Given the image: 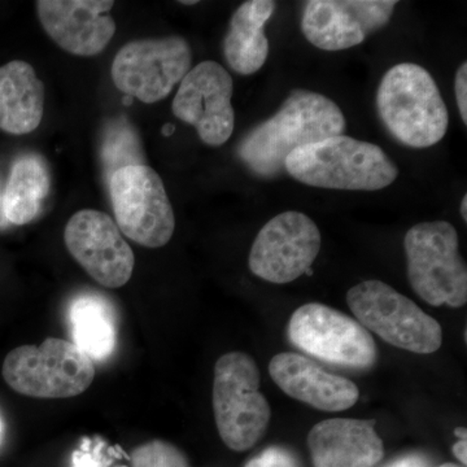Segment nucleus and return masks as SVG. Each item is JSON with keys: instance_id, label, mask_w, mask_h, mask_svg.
Segmentation results:
<instances>
[{"instance_id": "f257e3e1", "label": "nucleus", "mask_w": 467, "mask_h": 467, "mask_svg": "<svg viewBox=\"0 0 467 467\" xmlns=\"http://www.w3.org/2000/svg\"><path fill=\"white\" fill-rule=\"evenodd\" d=\"M346 130V116L330 98L319 92L294 90L275 116L244 135L236 155L257 177L275 180L285 173V159L294 150L343 135Z\"/></svg>"}, {"instance_id": "f03ea898", "label": "nucleus", "mask_w": 467, "mask_h": 467, "mask_svg": "<svg viewBox=\"0 0 467 467\" xmlns=\"http://www.w3.org/2000/svg\"><path fill=\"white\" fill-rule=\"evenodd\" d=\"M285 169L306 186L346 192H378L399 177V168L379 146L344 134L294 150Z\"/></svg>"}, {"instance_id": "7ed1b4c3", "label": "nucleus", "mask_w": 467, "mask_h": 467, "mask_svg": "<svg viewBox=\"0 0 467 467\" xmlns=\"http://www.w3.org/2000/svg\"><path fill=\"white\" fill-rule=\"evenodd\" d=\"M377 109L389 133L411 149L435 146L450 128V113L434 77L417 64L387 70L378 86Z\"/></svg>"}, {"instance_id": "20e7f679", "label": "nucleus", "mask_w": 467, "mask_h": 467, "mask_svg": "<svg viewBox=\"0 0 467 467\" xmlns=\"http://www.w3.org/2000/svg\"><path fill=\"white\" fill-rule=\"evenodd\" d=\"M408 278L432 306L460 308L467 301V267L456 227L447 221L417 223L404 239Z\"/></svg>"}, {"instance_id": "39448f33", "label": "nucleus", "mask_w": 467, "mask_h": 467, "mask_svg": "<svg viewBox=\"0 0 467 467\" xmlns=\"http://www.w3.org/2000/svg\"><path fill=\"white\" fill-rule=\"evenodd\" d=\"M260 384L259 368L247 353L230 352L218 358L213 411L218 432L230 450H251L265 435L272 409Z\"/></svg>"}, {"instance_id": "423d86ee", "label": "nucleus", "mask_w": 467, "mask_h": 467, "mask_svg": "<svg viewBox=\"0 0 467 467\" xmlns=\"http://www.w3.org/2000/svg\"><path fill=\"white\" fill-rule=\"evenodd\" d=\"M95 362L69 340L48 337L41 346L12 349L3 362L5 383L21 395L67 399L94 382Z\"/></svg>"}, {"instance_id": "0eeeda50", "label": "nucleus", "mask_w": 467, "mask_h": 467, "mask_svg": "<svg viewBox=\"0 0 467 467\" xmlns=\"http://www.w3.org/2000/svg\"><path fill=\"white\" fill-rule=\"evenodd\" d=\"M356 321L384 342L409 352L430 355L441 348V326L414 301L384 282H361L347 294Z\"/></svg>"}, {"instance_id": "6e6552de", "label": "nucleus", "mask_w": 467, "mask_h": 467, "mask_svg": "<svg viewBox=\"0 0 467 467\" xmlns=\"http://www.w3.org/2000/svg\"><path fill=\"white\" fill-rule=\"evenodd\" d=\"M116 225L131 241L164 247L173 236L175 217L160 175L147 165H131L109 178Z\"/></svg>"}, {"instance_id": "1a4fd4ad", "label": "nucleus", "mask_w": 467, "mask_h": 467, "mask_svg": "<svg viewBox=\"0 0 467 467\" xmlns=\"http://www.w3.org/2000/svg\"><path fill=\"white\" fill-rule=\"evenodd\" d=\"M192 52L182 36L138 39L117 52L112 63L113 84L143 103L165 99L192 69Z\"/></svg>"}, {"instance_id": "9d476101", "label": "nucleus", "mask_w": 467, "mask_h": 467, "mask_svg": "<svg viewBox=\"0 0 467 467\" xmlns=\"http://www.w3.org/2000/svg\"><path fill=\"white\" fill-rule=\"evenodd\" d=\"M287 333L297 348L331 364L370 368L377 362V344L367 328L324 304H306L295 310Z\"/></svg>"}, {"instance_id": "9b49d317", "label": "nucleus", "mask_w": 467, "mask_h": 467, "mask_svg": "<svg viewBox=\"0 0 467 467\" xmlns=\"http://www.w3.org/2000/svg\"><path fill=\"white\" fill-rule=\"evenodd\" d=\"M321 242L312 218L301 212H284L257 234L248 259L251 272L270 284H290L312 269Z\"/></svg>"}, {"instance_id": "f8f14e48", "label": "nucleus", "mask_w": 467, "mask_h": 467, "mask_svg": "<svg viewBox=\"0 0 467 467\" xmlns=\"http://www.w3.org/2000/svg\"><path fill=\"white\" fill-rule=\"evenodd\" d=\"M233 92V78L225 67L205 60L184 76L171 110L196 129L202 143L220 147L230 140L235 126Z\"/></svg>"}, {"instance_id": "ddd939ff", "label": "nucleus", "mask_w": 467, "mask_h": 467, "mask_svg": "<svg viewBox=\"0 0 467 467\" xmlns=\"http://www.w3.org/2000/svg\"><path fill=\"white\" fill-rule=\"evenodd\" d=\"M64 242L73 259L98 284L119 288L130 281L134 252L109 214L92 209L77 212L67 221Z\"/></svg>"}, {"instance_id": "4468645a", "label": "nucleus", "mask_w": 467, "mask_h": 467, "mask_svg": "<svg viewBox=\"0 0 467 467\" xmlns=\"http://www.w3.org/2000/svg\"><path fill=\"white\" fill-rule=\"evenodd\" d=\"M396 5L391 0H310L304 7L301 30L319 50H348L383 29Z\"/></svg>"}, {"instance_id": "2eb2a0df", "label": "nucleus", "mask_w": 467, "mask_h": 467, "mask_svg": "<svg viewBox=\"0 0 467 467\" xmlns=\"http://www.w3.org/2000/svg\"><path fill=\"white\" fill-rule=\"evenodd\" d=\"M43 29L63 50L77 57H95L116 33L107 0H39L36 3Z\"/></svg>"}, {"instance_id": "dca6fc26", "label": "nucleus", "mask_w": 467, "mask_h": 467, "mask_svg": "<svg viewBox=\"0 0 467 467\" xmlns=\"http://www.w3.org/2000/svg\"><path fill=\"white\" fill-rule=\"evenodd\" d=\"M269 374L282 391L318 410L342 411L358 400V387L352 380L328 373L297 353L275 356Z\"/></svg>"}, {"instance_id": "f3484780", "label": "nucleus", "mask_w": 467, "mask_h": 467, "mask_svg": "<svg viewBox=\"0 0 467 467\" xmlns=\"http://www.w3.org/2000/svg\"><path fill=\"white\" fill-rule=\"evenodd\" d=\"M374 420L334 418L313 426L308 448L315 467H373L384 456Z\"/></svg>"}, {"instance_id": "a211bd4d", "label": "nucleus", "mask_w": 467, "mask_h": 467, "mask_svg": "<svg viewBox=\"0 0 467 467\" xmlns=\"http://www.w3.org/2000/svg\"><path fill=\"white\" fill-rule=\"evenodd\" d=\"M45 88L36 70L23 60L0 67V130L32 133L42 122Z\"/></svg>"}, {"instance_id": "6ab92c4d", "label": "nucleus", "mask_w": 467, "mask_h": 467, "mask_svg": "<svg viewBox=\"0 0 467 467\" xmlns=\"http://www.w3.org/2000/svg\"><path fill=\"white\" fill-rule=\"evenodd\" d=\"M275 5L273 0H250L233 15L223 39V55L238 75H254L265 66L269 41L264 27L275 14Z\"/></svg>"}, {"instance_id": "aec40b11", "label": "nucleus", "mask_w": 467, "mask_h": 467, "mask_svg": "<svg viewBox=\"0 0 467 467\" xmlns=\"http://www.w3.org/2000/svg\"><path fill=\"white\" fill-rule=\"evenodd\" d=\"M73 344L92 361H106L117 346L115 308L103 295H78L67 310Z\"/></svg>"}, {"instance_id": "412c9836", "label": "nucleus", "mask_w": 467, "mask_h": 467, "mask_svg": "<svg viewBox=\"0 0 467 467\" xmlns=\"http://www.w3.org/2000/svg\"><path fill=\"white\" fill-rule=\"evenodd\" d=\"M50 186V173L42 159L36 155L17 159L2 196L8 223L26 225L38 216Z\"/></svg>"}, {"instance_id": "4be33fe9", "label": "nucleus", "mask_w": 467, "mask_h": 467, "mask_svg": "<svg viewBox=\"0 0 467 467\" xmlns=\"http://www.w3.org/2000/svg\"><path fill=\"white\" fill-rule=\"evenodd\" d=\"M101 160L104 171L109 178L119 169L131 165H144L140 137L133 126L125 119L113 121L104 131Z\"/></svg>"}, {"instance_id": "5701e85b", "label": "nucleus", "mask_w": 467, "mask_h": 467, "mask_svg": "<svg viewBox=\"0 0 467 467\" xmlns=\"http://www.w3.org/2000/svg\"><path fill=\"white\" fill-rule=\"evenodd\" d=\"M131 467H190L183 451L164 441H152L131 451Z\"/></svg>"}, {"instance_id": "b1692460", "label": "nucleus", "mask_w": 467, "mask_h": 467, "mask_svg": "<svg viewBox=\"0 0 467 467\" xmlns=\"http://www.w3.org/2000/svg\"><path fill=\"white\" fill-rule=\"evenodd\" d=\"M245 467H296V462L287 451L272 447L251 460Z\"/></svg>"}, {"instance_id": "393cba45", "label": "nucleus", "mask_w": 467, "mask_h": 467, "mask_svg": "<svg viewBox=\"0 0 467 467\" xmlns=\"http://www.w3.org/2000/svg\"><path fill=\"white\" fill-rule=\"evenodd\" d=\"M454 92H456L457 107H459L461 119L467 124V63L463 61L457 69L454 78Z\"/></svg>"}, {"instance_id": "a878e982", "label": "nucleus", "mask_w": 467, "mask_h": 467, "mask_svg": "<svg viewBox=\"0 0 467 467\" xmlns=\"http://www.w3.org/2000/svg\"><path fill=\"white\" fill-rule=\"evenodd\" d=\"M73 467H104L99 448L90 450V441H86L81 451L73 454Z\"/></svg>"}, {"instance_id": "bb28decb", "label": "nucleus", "mask_w": 467, "mask_h": 467, "mask_svg": "<svg viewBox=\"0 0 467 467\" xmlns=\"http://www.w3.org/2000/svg\"><path fill=\"white\" fill-rule=\"evenodd\" d=\"M386 467H430L429 462L420 456H407L402 459L395 461L391 465Z\"/></svg>"}, {"instance_id": "cd10ccee", "label": "nucleus", "mask_w": 467, "mask_h": 467, "mask_svg": "<svg viewBox=\"0 0 467 467\" xmlns=\"http://www.w3.org/2000/svg\"><path fill=\"white\" fill-rule=\"evenodd\" d=\"M451 451H453L454 456H456V459L460 461L461 463H462L463 466L466 467L467 465V442L466 441H459L456 442V444L453 445V448H451Z\"/></svg>"}, {"instance_id": "c85d7f7f", "label": "nucleus", "mask_w": 467, "mask_h": 467, "mask_svg": "<svg viewBox=\"0 0 467 467\" xmlns=\"http://www.w3.org/2000/svg\"><path fill=\"white\" fill-rule=\"evenodd\" d=\"M461 217L463 221H467V195H463L462 202H461Z\"/></svg>"}, {"instance_id": "c756f323", "label": "nucleus", "mask_w": 467, "mask_h": 467, "mask_svg": "<svg viewBox=\"0 0 467 467\" xmlns=\"http://www.w3.org/2000/svg\"><path fill=\"white\" fill-rule=\"evenodd\" d=\"M454 435H456L457 438H460V441H466V429H463V427H457V429L454 430Z\"/></svg>"}, {"instance_id": "7c9ffc66", "label": "nucleus", "mask_w": 467, "mask_h": 467, "mask_svg": "<svg viewBox=\"0 0 467 467\" xmlns=\"http://www.w3.org/2000/svg\"><path fill=\"white\" fill-rule=\"evenodd\" d=\"M174 133V126L173 125H167L164 128V134L165 135H171Z\"/></svg>"}, {"instance_id": "2f4dec72", "label": "nucleus", "mask_w": 467, "mask_h": 467, "mask_svg": "<svg viewBox=\"0 0 467 467\" xmlns=\"http://www.w3.org/2000/svg\"><path fill=\"white\" fill-rule=\"evenodd\" d=\"M3 430H5V426H3L2 417H0V441H2L3 438Z\"/></svg>"}, {"instance_id": "473e14b6", "label": "nucleus", "mask_w": 467, "mask_h": 467, "mask_svg": "<svg viewBox=\"0 0 467 467\" xmlns=\"http://www.w3.org/2000/svg\"><path fill=\"white\" fill-rule=\"evenodd\" d=\"M441 467H465V466L456 465V463H444V465H441Z\"/></svg>"}, {"instance_id": "72a5a7b5", "label": "nucleus", "mask_w": 467, "mask_h": 467, "mask_svg": "<svg viewBox=\"0 0 467 467\" xmlns=\"http://www.w3.org/2000/svg\"><path fill=\"white\" fill-rule=\"evenodd\" d=\"M181 5H196V3L198 2H192V0H190V2H180Z\"/></svg>"}, {"instance_id": "f704fd0d", "label": "nucleus", "mask_w": 467, "mask_h": 467, "mask_svg": "<svg viewBox=\"0 0 467 467\" xmlns=\"http://www.w3.org/2000/svg\"><path fill=\"white\" fill-rule=\"evenodd\" d=\"M0 201H2V195H0Z\"/></svg>"}]
</instances>
